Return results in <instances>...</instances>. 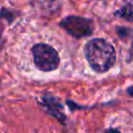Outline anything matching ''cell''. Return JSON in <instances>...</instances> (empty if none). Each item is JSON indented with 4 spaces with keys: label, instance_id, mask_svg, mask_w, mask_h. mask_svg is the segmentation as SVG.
<instances>
[{
    "label": "cell",
    "instance_id": "obj_1",
    "mask_svg": "<svg viewBox=\"0 0 133 133\" xmlns=\"http://www.w3.org/2000/svg\"><path fill=\"white\" fill-rule=\"evenodd\" d=\"M84 55L90 68L97 73H105L115 62V50L104 38H92L84 46Z\"/></svg>",
    "mask_w": 133,
    "mask_h": 133
},
{
    "label": "cell",
    "instance_id": "obj_2",
    "mask_svg": "<svg viewBox=\"0 0 133 133\" xmlns=\"http://www.w3.org/2000/svg\"><path fill=\"white\" fill-rule=\"evenodd\" d=\"M35 66L43 72H51L58 68L60 59L57 51L47 44H36L31 49Z\"/></svg>",
    "mask_w": 133,
    "mask_h": 133
},
{
    "label": "cell",
    "instance_id": "obj_3",
    "mask_svg": "<svg viewBox=\"0 0 133 133\" xmlns=\"http://www.w3.org/2000/svg\"><path fill=\"white\" fill-rule=\"evenodd\" d=\"M60 26L76 38L88 36L94 31V23L91 20L77 16H69L62 19Z\"/></svg>",
    "mask_w": 133,
    "mask_h": 133
},
{
    "label": "cell",
    "instance_id": "obj_4",
    "mask_svg": "<svg viewBox=\"0 0 133 133\" xmlns=\"http://www.w3.org/2000/svg\"><path fill=\"white\" fill-rule=\"evenodd\" d=\"M116 17H119L128 22H133V4L128 3L123 6L121 9L116 10L114 14Z\"/></svg>",
    "mask_w": 133,
    "mask_h": 133
},
{
    "label": "cell",
    "instance_id": "obj_5",
    "mask_svg": "<svg viewBox=\"0 0 133 133\" xmlns=\"http://www.w3.org/2000/svg\"><path fill=\"white\" fill-rule=\"evenodd\" d=\"M104 133H121L118 130H116V129H107V130H105L104 131Z\"/></svg>",
    "mask_w": 133,
    "mask_h": 133
},
{
    "label": "cell",
    "instance_id": "obj_6",
    "mask_svg": "<svg viewBox=\"0 0 133 133\" xmlns=\"http://www.w3.org/2000/svg\"><path fill=\"white\" fill-rule=\"evenodd\" d=\"M127 92H128L129 96L133 97V86H129V87L127 88Z\"/></svg>",
    "mask_w": 133,
    "mask_h": 133
}]
</instances>
